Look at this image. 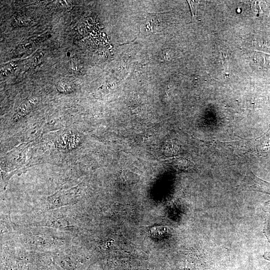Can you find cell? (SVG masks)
<instances>
[{"label":"cell","instance_id":"obj_2","mask_svg":"<svg viewBox=\"0 0 270 270\" xmlns=\"http://www.w3.org/2000/svg\"><path fill=\"white\" fill-rule=\"evenodd\" d=\"M122 179L128 183H135L138 181V177L136 174L131 172L123 171L122 172Z\"/></svg>","mask_w":270,"mask_h":270},{"label":"cell","instance_id":"obj_3","mask_svg":"<svg viewBox=\"0 0 270 270\" xmlns=\"http://www.w3.org/2000/svg\"><path fill=\"white\" fill-rule=\"evenodd\" d=\"M263 257H264V258L266 260H268L270 262V252H266V253L264 254Z\"/></svg>","mask_w":270,"mask_h":270},{"label":"cell","instance_id":"obj_1","mask_svg":"<svg viewBox=\"0 0 270 270\" xmlns=\"http://www.w3.org/2000/svg\"><path fill=\"white\" fill-rule=\"evenodd\" d=\"M57 88L62 92L68 93L71 92L74 90V85L70 81L66 80H62L58 82Z\"/></svg>","mask_w":270,"mask_h":270}]
</instances>
